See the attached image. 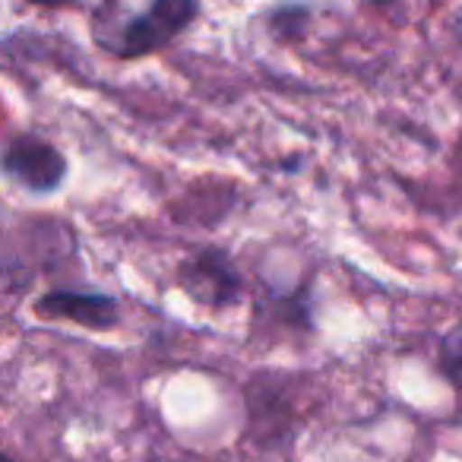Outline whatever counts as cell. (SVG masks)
<instances>
[{
    "label": "cell",
    "instance_id": "obj_4",
    "mask_svg": "<svg viewBox=\"0 0 462 462\" xmlns=\"http://www.w3.org/2000/svg\"><path fill=\"white\" fill-rule=\"evenodd\" d=\"M35 314L48 320H73L89 329H108L117 323V301L98 291H48L35 301Z\"/></svg>",
    "mask_w": 462,
    "mask_h": 462
},
{
    "label": "cell",
    "instance_id": "obj_2",
    "mask_svg": "<svg viewBox=\"0 0 462 462\" xmlns=\"http://www.w3.org/2000/svg\"><path fill=\"white\" fill-rule=\"evenodd\" d=\"M0 171L32 193H51L64 184L67 159L48 140H42L35 134H23L4 146Z\"/></svg>",
    "mask_w": 462,
    "mask_h": 462
},
{
    "label": "cell",
    "instance_id": "obj_6",
    "mask_svg": "<svg viewBox=\"0 0 462 462\" xmlns=\"http://www.w3.org/2000/svg\"><path fill=\"white\" fill-rule=\"evenodd\" d=\"M0 462H14V459H10V456L4 453V449H0Z\"/></svg>",
    "mask_w": 462,
    "mask_h": 462
},
{
    "label": "cell",
    "instance_id": "obj_1",
    "mask_svg": "<svg viewBox=\"0 0 462 462\" xmlns=\"http://www.w3.org/2000/svg\"><path fill=\"white\" fill-rule=\"evenodd\" d=\"M197 16L199 7L193 0H155L146 10H124L111 4L96 14L92 35L115 58H146L178 39Z\"/></svg>",
    "mask_w": 462,
    "mask_h": 462
},
{
    "label": "cell",
    "instance_id": "obj_3",
    "mask_svg": "<svg viewBox=\"0 0 462 462\" xmlns=\"http://www.w3.org/2000/svg\"><path fill=\"white\" fill-rule=\"evenodd\" d=\"M178 282L203 308H225L241 295V273L235 270L228 254L216 247H206L184 260Z\"/></svg>",
    "mask_w": 462,
    "mask_h": 462
},
{
    "label": "cell",
    "instance_id": "obj_5",
    "mask_svg": "<svg viewBox=\"0 0 462 462\" xmlns=\"http://www.w3.org/2000/svg\"><path fill=\"white\" fill-rule=\"evenodd\" d=\"M440 371L462 393V323L440 339Z\"/></svg>",
    "mask_w": 462,
    "mask_h": 462
}]
</instances>
